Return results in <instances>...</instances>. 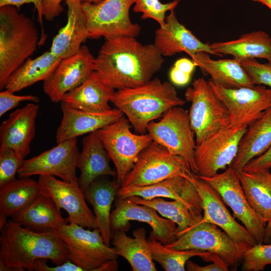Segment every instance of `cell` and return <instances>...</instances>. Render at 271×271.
<instances>
[{
    "mask_svg": "<svg viewBox=\"0 0 271 271\" xmlns=\"http://www.w3.org/2000/svg\"><path fill=\"white\" fill-rule=\"evenodd\" d=\"M164 62L154 44L143 45L136 38L119 37L105 40L95 58V71L119 90L144 84Z\"/></svg>",
    "mask_w": 271,
    "mask_h": 271,
    "instance_id": "1",
    "label": "cell"
},
{
    "mask_svg": "<svg viewBox=\"0 0 271 271\" xmlns=\"http://www.w3.org/2000/svg\"><path fill=\"white\" fill-rule=\"evenodd\" d=\"M0 230L1 271H33L39 259L55 265L68 259L66 246L54 231L35 232L11 219Z\"/></svg>",
    "mask_w": 271,
    "mask_h": 271,
    "instance_id": "2",
    "label": "cell"
},
{
    "mask_svg": "<svg viewBox=\"0 0 271 271\" xmlns=\"http://www.w3.org/2000/svg\"><path fill=\"white\" fill-rule=\"evenodd\" d=\"M111 102L126 115L137 132L145 134L150 122L185 101L170 83L155 78L136 87L117 90Z\"/></svg>",
    "mask_w": 271,
    "mask_h": 271,
    "instance_id": "3",
    "label": "cell"
},
{
    "mask_svg": "<svg viewBox=\"0 0 271 271\" xmlns=\"http://www.w3.org/2000/svg\"><path fill=\"white\" fill-rule=\"evenodd\" d=\"M11 5L0 7V90L11 74L32 55L39 45L32 20Z\"/></svg>",
    "mask_w": 271,
    "mask_h": 271,
    "instance_id": "4",
    "label": "cell"
},
{
    "mask_svg": "<svg viewBox=\"0 0 271 271\" xmlns=\"http://www.w3.org/2000/svg\"><path fill=\"white\" fill-rule=\"evenodd\" d=\"M53 231L66 246L68 259L83 271H99L102 265L116 260L119 256L114 247L105 243L98 228L90 230L68 223L57 227Z\"/></svg>",
    "mask_w": 271,
    "mask_h": 271,
    "instance_id": "5",
    "label": "cell"
},
{
    "mask_svg": "<svg viewBox=\"0 0 271 271\" xmlns=\"http://www.w3.org/2000/svg\"><path fill=\"white\" fill-rule=\"evenodd\" d=\"M185 97L191 103L189 116L196 145L219 129L230 126L226 107L203 78L194 80L192 86L187 88Z\"/></svg>",
    "mask_w": 271,
    "mask_h": 271,
    "instance_id": "6",
    "label": "cell"
},
{
    "mask_svg": "<svg viewBox=\"0 0 271 271\" xmlns=\"http://www.w3.org/2000/svg\"><path fill=\"white\" fill-rule=\"evenodd\" d=\"M136 0H103L97 4L82 3L89 39L105 40L119 37L136 38L140 26L133 23L129 9Z\"/></svg>",
    "mask_w": 271,
    "mask_h": 271,
    "instance_id": "7",
    "label": "cell"
},
{
    "mask_svg": "<svg viewBox=\"0 0 271 271\" xmlns=\"http://www.w3.org/2000/svg\"><path fill=\"white\" fill-rule=\"evenodd\" d=\"M147 131L153 142L164 147L171 154L184 158L191 171L196 174L194 162L195 136L186 110L180 106L169 109L159 121L150 122Z\"/></svg>",
    "mask_w": 271,
    "mask_h": 271,
    "instance_id": "8",
    "label": "cell"
},
{
    "mask_svg": "<svg viewBox=\"0 0 271 271\" xmlns=\"http://www.w3.org/2000/svg\"><path fill=\"white\" fill-rule=\"evenodd\" d=\"M190 171L184 158L153 141L139 154L120 187L149 185L178 176L184 177Z\"/></svg>",
    "mask_w": 271,
    "mask_h": 271,
    "instance_id": "9",
    "label": "cell"
},
{
    "mask_svg": "<svg viewBox=\"0 0 271 271\" xmlns=\"http://www.w3.org/2000/svg\"><path fill=\"white\" fill-rule=\"evenodd\" d=\"M97 132L115 166L116 180L121 186L139 154L153 140L148 133L132 132L129 121L124 115Z\"/></svg>",
    "mask_w": 271,
    "mask_h": 271,
    "instance_id": "10",
    "label": "cell"
},
{
    "mask_svg": "<svg viewBox=\"0 0 271 271\" xmlns=\"http://www.w3.org/2000/svg\"><path fill=\"white\" fill-rule=\"evenodd\" d=\"M247 125L229 126L212 133L196 145L194 162L196 175L209 177L225 170L235 159Z\"/></svg>",
    "mask_w": 271,
    "mask_h": 271,
    "instance_id": "11",
    "label": "cell"
},
{
    "mask_svg": "<svg viewBox=\"0 0 271 271\" xmlns=\"http://www.w3.org/2000/svg\"><path fill=\"white\" fill-rule=\"evenodd\" d=\"M166 247L179 250L197 249L217 254L232 270L241 263L244 250L217 226L200 221Z\"/></svg>",
    "mask_w": 271,
    "mask_h": 271,
    "instance_id": "12",
    "label": "cell"
},
{
    "mask_svg": "<svg viewBox=\"0 0 271 271\" xmlns=\"http://www.w3.org/2000/svg\"><path fill=\"white\" fill-rule=\"evenodd\" d=\"M208 81L228 111L230 126H248L271 106V89L264 86L228 88Z\"/></svg>",
    "mask_w": 271,
    "mask_h": 271,
    "instance_id": "13",
    "label": "cell"
},
{
    "mask_svg": "<svg viewBox=\"0 0 271 271\" xmlns=\"http://www.w3.org/2000/svg\"><path fill=\"white\" fill-rule=\"evenodd\" d=\"M199 177L219 193L225 204L232 210L233 216L242 222L257 244L263 243L266 223L249 204L238 172L229 166L221 173L209 177Z\"/></svg>",
    "mask_w": 271,
    "mask_h": 271,
    "instance_id": "14",
    "label": "cell"
},
{
    "mask_svg": "<svg viewBox=\"0 0 271 271\" xmlns=\"http://www.w3.org/2000/svg\"><path fill=\"white\" fill-rule=\"evenodd\" d=\"M184 177L192 183L201 198L203 213L201 221L213 223L222 229L244 251L257 244L245 227L231 215L216 190L191 171Z\"/></svg>",
    "mask_w": 271,
    "mask_h": 271,
    "instance_id": "15",
    "label": "cell"
},
{
    "mask_svg": "<svg viewBox=\"0 0 271 271\" xmlns=\"http://www.w3.org/2000/svg\"><path fill=\"white\" fill-rule=\"evenodd\" d=\"M79 153L76 138L58 143L50 150L24 160L18 172V177L52 176L78 184L76 169Z\"/></svg>",
    "mask_w": 271,
    "mask_h": 271,
    "instance_id": "16",
    "label": "cell"
},
{
    "mask_svg": "<svg viewBox=\"0 0 271 271\" xmlns=\"http://www.w3.org/2000/svg\"><path fill=\"white\" fill-rule=\"evenodd\" d=\"M41 194L50 198L59 209L68 214V223L89 229L98 228L95 216L85 202L79 184L58 180L52 176H39Z\"/></svg>",
    "mask_w": 271,
    "mask_h": 271,
    "instance_id": "17",
    "label": "cell"
},
{
    "mask_svg": "<svg viewBox=\"0 0 271 271\" xmlns=\"http://www.w3.org/2000/svg\"><path fill=\"white\" fill-rule=\"evenodd\" d=\"M95 70V58L87 46H82L77 53L61 59L43 81V91L52 102H61L66 93L83 83Z\"/></svg>",
    "mask_w": 271,
    "mask_h": 271,
    "instance_id": "18",
    "label": "cell"
},
{
    "mask_svg": "<svg viewBox=\"0 0 271 271\" xmlns=\"http://www.w3.org/2000/svg\"><path fill=\"white\" fill-rule=\"evenodd\" d=\"M157 212L149 206L134 203L128 197L116 198L114 209L110 214L111 232L118 230L127 231L130 226L129 221H138L148 224L155 238L163 244H169L177 239L175 234L176 224L159 216Z\"/></svg>",
    "mask_w": 271,
    "mask_h": 271,
    "instance_id": "19",
    "label": "cell"
},
{
    "mask_svg": "<svg viewBox=\"0 0 271 271\" xmlns=\"http://www.w3.org/2000/svg\"><path fill=\"white\" fill-rule=\"evenodd\" d=\"M134 196L146 200L163 197L177 200L195 213L203 216L202 201L197 190L190 181L181 176L147 186L120 187L117 191L116 198Z\"/></svg>",
    "mask_w": 271,
    "mask_h": 271,
    "instance_id": "20",
    "label": "cell"
},
{
    "mask_svg": "<svg viewBox=\"0 0 271 271\" xmlns=\"http://www.w3.org/2000/svg\"><path fill=\"white\" fill-rule=\"evenodd\" d=\"M166 17L165 24L155 31L154 45L163 57L185 52L191 57L198 52L216 55L210 45L199 40L178 21L174 10Z\"/></svg>",
    "mask_w": 271,
    "mask_h": 271,
    "instance_id": "21",
    "label": "cell"
},
{
    "mask_svg": "<svg viewBox=\"0 0 271 271\" xmlns=\"http://www.w3.org/2000/svg\"><path fill=\"white\" fill-rule=\"evenodd\" d=\"M61 109L62 118L56 133L57 144L97 131L124 115L116 107L95 112L73 108L61 102Z\"/></svg>",
    "mask_w": 271,
    "mask_h": 271,
    "instance_id": "22",
    "label": "cell"
},
{
    "mask_svg": "<svg viewBox=\"0 0 271 271\" xmlns=\"http://www.w3.org/2000/svg\"><path fill=\"white\" fill-rule=\"evenodd\" d=\"M39 109L38 105L28 103L12 112L0 126L1 146L10 149L24 159L31 152Z\"/></svg>",
    "mask_w": 271,
    "mask_h": 271,
    "instance_id": "23",
    "label": "cell"
},
{
    "mask_svg": "<svg viewBox=\"0 0 271 271\" xmlns=\"http://www.w3.org/2000/svg\"><path fill=\"white\" fill-rule=\"evenodd\" d=\"M67 6L66 24L54 37L50 51L61 59L77 53L89 38L87 20L81 0H65Z\"/></svg>",
    "mask_w": 271,
    "mask_h": 271,
    "instance_id": "24",
    "label": "cell"
},
{
    "mask_svg": "<svg viewBox=\"0 0 271 271\" xmlns=\"http://www.w3.org/2000/svg\"><path fill=\"white\" fill-rule=\"evenodd\" d=\"M115 89L97 71H94L79 86L66 93L61 102L77 109L101 112L111 109L109 105Z\"/></svg>",
    "mask_w": 271,
    "mask_h": 271,
    "instance_id": "25",
    "label": "cell"
},
{
    "mask_svg": "<svg viewBox=\"0 0 271 271\" xmlns=\"http://www.w3.org/2000/svg\"><path fill=\"white\" fill-rule=\"evenodd\" d=\"M110 160L97 131L89 133L83 138L76 164L80 171L78 184L83 191L101 176L116 175L110 166Z\"/></svg>",
    "mask_w": 271,
    "mask_h": 271,
    "instance_id": "26",
    "label": "cell"
},
{
    "mask_svg": "<svg viewBox=\"0 0 271 271\" xmlns=\"http://www.w3.org/2000/svg\"><path fill=\"white\" fill-rule=\"evenodd\" d=\"M107 176H101L83 191L85 199L91 204L97 227L105 243L110 245L112 232L110 225L111 209L120 184L117 180H110Z\"/></svg>",
    "mask_w": 271,
    "mask_h": 271,
    "instance_id": "27",
    "label": "cell"
},
{
    "mask_svg": "<svg viewBox=\"0 0 271 271\" xmlns=\"http://www.w3.org/2000/svg\"><path fill=\"white\" fill-rule=\"evenodd\" d=\"M271 146V106L248 125L230 167L237 172L251 160L264 153Z\"/></svg>",
    "mask_w": 271,
    "mask_h": 271,
    "instance_id": "28",
    "label": "cell"
},
{
    "mask_svg": "<svg viewBox=\"0 0 271 271\" xmlns=\"http://www.w3.org/2000/svg\"><path fill=\"white\" fill-rule=\"evenodd\" d=\"M22 226L37 232L53 231L57 227L68 223L59 209L49 197L41 194L31 203L11 217Z\"/></svg>",
    "mask_w": 271,
    "mask_h": 271,
    "instance_id": "29",
    "label": "cell"
},
{
    "mask_svg": "<svg viewBox=\"0 0 271 271\" xmlns=\"http://www.w3.org/2000/svg\"><path fill=\"white\" fill-rule=\"evenodd\" d=\"M214 82L225 87L239 88L254 85L240 61L232 59H212L209 54L198 52L191 57Z\"/></svg>",
    "mask_w": 271,
    "mask_h": 271,
    "instance_id": "30",
    "label": "cell"
},
{
    "mask_svg": "<svg viewBox=\"0 0 271 271\" xmlns=\"http://www.w3.org/2000/svg\"><path fill=\"white\" fill-rule=\"evenodd\" d=\"M125 232L122 230L112 232V243L117 254L128 262L133 271H156L145 229L135 230L134 238L128 236Z\"/></svg>",
    "mask_w": 271,
    "mask_h": 271,
    "instance_id": "31",
    "label": "cell"
},
{
    "mask_svg": "<svg viewBox=\"0 0 271 271\" xmlns=\"http://www.w3.org/2000/svg\"><path fill=\"white\" fill-rule=\"evenodd\" d=\"M210 47L216 56L230 55L239 61L261 58L271 61V37L262 31L245 34L234 40L215 42Z\"/></svg>",
    "mask_w": 271,
    "mask_h": 271,
    "instance_id": "32",
    "label": "cell"
},
{
    "mask_svg": "<svg viewBox=\"0 0 271 271\" xmlns=\"http://www.w3.org/2000/svg\"><path fill=\"white\" fill-rule=\"evenodd\" d=\"M41 194L38 181L30 177L15 178L0 187V228Z\"/></svg>",
    "mask_w": 271,
    "mask_h": 271,
    "instance_id": "33",
    "label": "cell"
},
{
    "mask_svg": "<svg viewBox=\"0 0 271 271\" xmlns=\"http://www.w3.org/2000/svg\"><path fill=\"white\" fill-rule=\"evenodd\" d=\"M245 196L252 209L266 223L271 218V173L269 170L238 172Z\"/></svg>",
    "mask_w": 271,
    "mask_h": 271,
    "instance_id": "34",
    "label": "cell"
},
{
    "mask_svg": "<svg viewBox=\"0 0 271 271\" xmlns=\"http://www.w3.org/2000/svg\"><path fill=\"white\" fill-rule=\"evenodd\" d=\"M61 60L50 50L34 59L29 57L11 74L5 88L16 92L37 82L44 81L52 75Z\"/></svg>",
    "mask_w": 271,
    "mask_h": 271,
    "instance_id": "35",
    "label": "cell"
},
{
    "mask_svg": "<svg viewBox=\"0 0 271 271\" xmlns=\"http://www.w3.org/2000/svg\"><path fill=\"white\" fill-rule=\"evenodd\" d=\"M128 198L138 204L146 205L153 208L161 215L175 222L177 225L175 232L177 238L203 218V216L195 213L177 200L169 201L159 197L146 200L137 196Z\"/></svg>",
    "mask_w": 271,
    "mask_h": 271,
    "instance_id": "36",
    "label": "cell"
},
{
    "mask_svg": "<svg viewBox=\"0 0 271 271\" xmlns=\"http://www.w3.org/2000/svg\"><path fill=\"white\" fill-rule=\"evenodd\" d=\"M154 260L166 271H184L187 262L193 256L201 257L210 252L197 249L179 250L166 247L151 231L147 239Z\"/></svg>",
    "mask_w": 271,
    "mask_h": 271,
    "instance_id": "37",
    "label": "cell"
},
{
    "mask_svg": "<svg viewBox=\"0 0 271 271\" xmlns=\"http://www.w3.org/2000/svg\"><path fill=\"white\" fill-rule=\"evenodd\" d=\"M181 1L163 4L160 0H136L133 10L134 12L142 13V19H152L162 26L165 24L166 12L175 10Z\"/></svg>",
    "mask_w": 271,
    "mask_h": 271,
    "instance_id": "38",
    "label": "cell"
},
{
    "mask_svg": "<svg viewBox=\"0 0 271 271\" xmlns=\"http://www.w3.org/2000/svg\"><path fill=\"white\" fill-rule=\"evenodd\" d=\"M242 270L259 271L271 264V244H256L243 252Z\"/></svg>",
    "mask_w": 271,
    "mask_h": 271,
    "instance_id": "39",
    "label": "cell"
},
{
    "mask_svg": "<svg viewBox=\"0 0 271 271\" xmlns=\"http://www.w3.org/2000/svg\"><path fill=\"white\" fill-rule=\"evenodd\" d=\"M24 160L14 151L0 146V187L16 178Z\"/></svg>",
    "mask_w": 271,
    "mask_h": 271,
    "instance_id": "40",
    "label": "cell"
},
{
    "mask_svg": "<svg viewBox=\"0 0 271 271\" xmlns=\"http://www.w3.org/2000/svg\"><path fill=\"white\" fill-rule=\"evenodd\" d=\"M254 85H264L271 87V61L260 63L255 59L239 61Z\"/></svg>",
    "mask_w": 271,
    "mask_h": 271,
    "instance_id": "41",
    "label": "cell"
},
{
    "mask_svg": "<svg viewBox=\"0 0 271 271\" xmlns=\"http://www.w3.org/2000/svg\"><path fill=\"white\" fill-rule=\"evenodd\" d=\"M196 66L197 65L192 60L186 58L177 60L170 71L171 81L179 86L187 84Z\"/></svg>",
    "mask_w": 271,
    "mask_h": 271,
    "instance_id": "42",
    "label": "cell"
},
{
    "mask_svg": "<svg viewBox=\"0 0 271 271\" xmlns=\"http://www.w3.org/2000/svg\"><path fill=\"white\" fill-rule=\"evenodd\" d=\"M12 91L6 89L0 92V117L9 110L18 106L22 101H31L38 103V97L33 95H17Z\"/></svg>",
    "mask_w": 271,
    "mask_h": 271,
    "instance_id": "43",
    "label": "cell"
},
{
    "mask_svg": "<svg viewBox=\"0 0 271 271\" xmlns=\"http://www.w3.org/2000/svg\"><path fill=\"white\" fill-rule=\"evenodd\" d=\"M42 0H0V7L6 5H11L16 7L18 10L22 6L25 4L31 3L35 6L38 14V20L41 26V36L39 42V46L43 45L46 39V35L45 34L42 12Z\"/></svg>",
    "mask_w": 271,
    "mask_h": 271,
    "instance_id": "44",
    "label": "cell"
},
{
    "mask_svg": "<svg viewBox=\"0 0 271 271\" xmlns=\"http://www.w3.org/2000/svg\"><path fill=\"white\" fill-rule=\"evenodd\" d=\"M47 259H39L36 261L34 270L36 271H83V269L69 259L59 265L50 266Z\"/></svg>",
    "mask_w": 271,
    "mask_h": 271,
    "instance_id": "45",
    "label": "cell"
},
{
    "mask_svg": "<svg viewBox=\"0 0 271 271\" xmlns=\"http://www.w3.org/2000/svg\"><path fill=\"white\" fill-rule=\"evenodd\" d=\"M271 168V146L262 155L249 161L242 170L252 172L260 170H269Z\"/></svg>",
    "mask_w": 271,
    "mask_h": 271,
    "instance_id": "46",
    "label": "cell"
},
{
    "mask_svg": "<svg viewBox=\"0 0 271 271\" xmlns=\"http://www.w3.org/2000/svg\"><path fill=\"white\" fill-rule=\"evenodd\" d=\"M65 0H42V12L43 18L48 21H53L63 11L61 3Z\"/></svg>",
    "mask_w": 271,
    "mask_h": 271,
    "instance_id": "47",
    "label": "cell"
},
{
    "mask_svg": "<svg viewBox=\"0 0 271 271\" xmlns=\"http://www.w3.org/2000/svg\"><path fill=\"white\" fill-rule=\"evenodd\" d=\"M186 267L188 271H228V265L221 258L213 261V263L206 266H200L191 260H188Z\"/></svg>",
    "mask_w": 271,
    "mask_h": 271,
    "instance_id": "48",
    "label": "cell"
},
{
    "mask_svg": "<svg viewBox=\"0 0 271 271\" xmlns=\"http://www.w3.org/2000/svg\"><path fill=\"white\" fill-rule=\"evenodd\" d=\"M271 242V218L266 222L263 243L269 244Z\"/></svg>",
    "mask_w": 271,
    "mask_h": 271,
    "instance_id": "49",
    "label": "cell"
},
{
    "mask_svg": "<svg viewBox=\"0 0 271 271\" xmlns=\"http://www.w3.org/2000/svg\"><path fill=\"white\" fill-rule=\"evenodd\" d=\"M253 1L262 3L271 10V0H253Z\"/></svg>",
    "mask_w": 271,
    "mask_h": 271,
    "instance_id": "50",
    "label": "cell"
},
{
    "mask_svg": "<svg viewBox=\"0 0 271 271\" xmlns=\"http://www.w3.org/2000/svg\"><path fill=\"white\" fill-rule=\"evenodd\" d=\"M81 1L82 3L86 2V3H93V4H97L103 0H81Z\"/></svg>",
    "mask_w": 271,
    "mask_h": 271,
    "instance_id": "51",
    "label": "cell"
},
{
    "mask_svg": "<svg viewBox=\"0 0 271 271\" xmlns=\"http://www.w3.org/2000/svg\"><path fill=\"white\" fill-rule=\"evenodd\" d=\"M252 1H253V0H252Z\"/></svg>",
    "mask_w": 271,
    "mask_h": 271,
    "instance_id": "52",
    "label": "cell"
}]
</instances>
